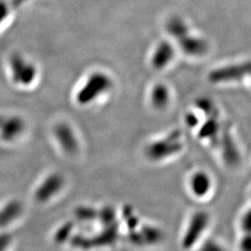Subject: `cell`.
<instances>
[{
    "label": "cell",
    "instance_id": "cell-13",
    "mask_svg": "<svg viewBox=\"0 0 251 251\" xmlns=\"http://www.w3.org/2000/svg\"><path fill=\"white\" fill-rule=\"evenodd\" d=\"M165 29L168 35L176 41L189 33L188 25L182 19L177 16H173L167 21Z\"/></svg>",
    "mask_w": 251,
    "mask_h": 251
},
{
    "label": "cell",
    "instance_id": "cell-7",
    "mask_svg": "<svg viewBox=\"0 0 251 251\" xmlns=\"http://www.w3.org/2000/svg\"><path fill=\"white\" fill-rule=\"evenodd\" d=\"M63 182L64 180L60 174H52L49 176L36 190V200L41 203L50 201L63 189Z\"/></svg>",
    "mask_w": 251,
    "mask_h": 251
},
{
    "label": "cell",
    "instance_id": "cell-14",
    "mask_svg": "<svg viewBox=\"0 0 251 251\" xmlns=\"http://www.w3.org/2000/svg\"><path fill=\"white\" fill-rule=\"evenodd\" d=\"M191 187L197 197H204L211 187L210 178L204 172H198L191 179Z\"/></svg>",
    "mask_w": 251,
    "mask_h": 251
},
{
    "label": "cell",
    "instance_id": "cell-10",
    "mask_svg": "<svg viewBox=\"0 0 251 251\" xmlns=\"http://www.w3.org/2000/svg\"><path fill=\"white\" fill-rule=\"evenodd\" d=\"M171 90L165 84L154 85L150 92L151 105L156 110H164L171 102Z\"/></svg>",
    "mask_w": 251,
    "mask_h": 251
},
{
    "label": "cell",
    "instance_id": "cell-16",
    "mask_svg": "<svg viewBox=\"0 0 251 251\" xmlns=\"http://www.w3.org/2000/svg\"><path fill=\"white\" fill-rule=\"evenodd\" d=\"M241 225L245 233L244 236H251V208L243 217Z\"/></svg>",
    "mask_w": 251,
    "mask_h": 251
},
{
    "label": "cell",
    "instance_id": "cell-4",
    "mask_svg": "<svg viewBox=\"0 0 251 251\" xmlns=\"http://www.w3.org/2000/svg\"><path fill=\"white\" fill-rule=\"evenodd\" d=\"M179 132H173L168 138L150 144L146 150L147 154L152 159L167 157L181 149V143L179 142Z\"/></svg>",
    "mask_w": 251,
    "mask_h": 251
},
{
    "label": "cell",
    "instance_id": "cell-12",
    "mask_svg": "<svg viewBox=\"0 0 251 251\" xmlns=\"http://www.w3.org/2000/svg\"><path fill=\"white\" fill-rule=\"evenodd\" d=\"M181 50L189 55H197L203 52L204 43L196 36H191L190 32L177 40Z\"/></svg>",
    "mask_w": 251,
    "mask_h": 251
},
{
    "label": "cell",
    "instance_id": "cell-9",
    "mask_svg": "<svg viewBox=\"0 0 251 251\" xmlns=\"http://www.w3.org/2000/svg\"><path fill=\"white\" fill-rule=\"evenodd\" d=\"M221 146L223 149V154L225 162L230 166H235L240 161V154L233 143V139L228 129L225 128L222 137Z\"/></svg>",
    "mask_w": 251,
    "mask_h": 251
},
{
    "label": "cell",
    "instance_id": "cell-18",
    "mask_svg": "<svg viewBox=\"0 0 251 251\" xmlns=\"http://www.w3.org/2000/svg\"><path fill=\"white\" fill-rule=\"evenodd\" d=\"M199 251H225V249L214 241H207Z\"/></svg>",
    "mask_w": 251,
    "mask_h": 251
},
{
    "label": "cell",
    "instance_id": "cell-5",
    "mask_svg": "<svg viewBox=\"0 0 251 251\" xmlns=\"http://www.w3.org/2000/svg\"><path fill=\"white\" fill-rule=\"evenodd\" d=\"M208 222L209 217L205 211H198L192 217L187 231L182 239V246L184 249H190L198 242L199 237L208 225Z\"/></svg>",
    "mask_w": 251,
    "mask_h": 251
},
{
    "label": "cell",
    "instance_id": "cell-1",
    "mask_svg": "<svg viewBox=\"0 0 251 251\" xmlns=\"http://www.w3.org/2000/svg\"><path fill=\"white\" fill-rule=\"evenodd\" d=\"M114 87V80L103 71H94L85 78L75 92V101L79 105H89L106 95Z\"/></svg>",
    "mask_w": 251,
    "mask_h": 251
},
{
    "label": "cell",
    "instance_id": "cell-15",
    "mask_svg": "<svg viewBox=\"0 0 251 251\" xmlns=\"http://www.w3.org/2000/svg\"><path fill=\"white\" fill-rule=\"evenodd\" d=\"M11 4H9L5 0H0V27L9 18L11 12Z\"/></svg>",
    "mask_w": 251,
    "mask_h": 251
},
{
    "label": "cell",
    "instance_id": "cell-6",
    "mask_svg": "<svg viewBox=\"0 0 251 251\" xmlns=\"http://www.w3.org/2000/svg\"><path fill=\"white\" fill-rule=\"evenodd\" d=\"M174 56L175 49L172 43L168 40H161L153 48L150 63L154 70L162 71L172 63Z\"/></svg>",
    "mask_w": 251,
    "mask_h": 251
},
{
    "label": "cell",
    "instance_id": "cell-3",
    "mask_svg": "<svg viewBox=\"0 0 251 251\" xmlns=\"http://www.w3.org/2000/svg\"><path fill=\"white\" fill-rule=\"evenodd\" d=\"M25 130V122L18 116H0V138L7 143L16 141Z\"/></svg>",
    "mask_w": 251,
    "mask_h": 251
},
{
    "label": "cell",
    "instance_id": "cell-19",
    "mask_svg": "<svg viewBox=\"0 0 251 251\" xmlns=\"http://www.w3.org/2000/svg\"><path fill=\"white\" fill-rule=\"evenodd\" d=\"M28 1H29V0H13L11 6L14 7V8H19V7L23 6L24 4H25Z\"/></svg>",
    "mask_w": 251,
    "mask_h": 251
},
{
    "label": "cell",
    "instance_id": "cell-2",
    "mask_svg": "<svg viewBox=\"0 0 251 251\" xmlns=\"http://www.w3.org/2000/svg\"><path fill=\"white\" fill-rule=\"evenodd\" d=\"M9 69L11 81L21 88L31 87L38 76L36 64L23 54L13 53L9 56Z\"/></svg>",
    "mask_w": 251,
    "mask_h": 251
},
{
    "label": "cell",
    "instance_id": "cell-8",
    "mask_svg": "<svg viewBox=\"0 0 251 251\" xmlns=\"http://www.w3.org/2000/svg\"><path fill=\"white\" fill-rule=\"evenodd\" d=\"M54 135L64 152L73 153L77 151L79 145L76 135L71 126L66 123H61L56 126L54 128Z\"/></svg>",
    "mask_w": 251,
    "mask_h": 251
},
{
    "label": "cell",
    "instance_id": "cell-17",
    "mask_svg": "<svg viewBox=\"0 0 251 251\" xmlns=\"http://www.w3.org/2000/svg\"><path fill=\"white\" fill-rule=\"evenodd\" d=\"M12 240L11 235L8 233H0V251H6Z\"/></svg>",
    "mask_w": 251,
    "mask_h": 251
},
{
    "label": "cell",
    "instance_id": "cell-11",
    "mask_svg": "<svg viewBox=\"0 0 251 251\" xmlns=\"http://www.w3.org/2000/svg\"><path fill=\"white\" fill-rule=\"evenodd\" d=\"M23 212V204L18 200H11L0 209V228L13 223Z\"/></svg>",
    "mask_w": 251,
    "mask_h": 251
}]
</instances>
